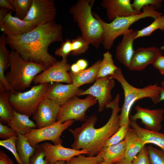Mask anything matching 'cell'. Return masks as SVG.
Listing matches in <instances>:
<instances>
[{
	"label": "cell",
	"instance_id": "obj_47",
	"mask_svg": "<svg viewBox=\"0 0 164 164\" xmlns=\"http://www.w3.org/2000/svg\"><path fill=\"white\" fill-rule=\"evenodd\" d=\"M160 87L159 102L162 101H164V80H163L161 82Z\"/></svg>",
	"mask_w": 164,
	"mask_h": 164
},
{
	"label": "cell",
	"instance_id": "obj_45",
	"mask_svg": "<svg viewBox=\"0 0 164 164\" xmlns=\"http://www.w3.org/2000/svg\"><path fill=\"white\" fill-rule=\"evenodd\" d=\"M76 63L78 65L81 70L85 69L88 65L87 62L85 60L81 59L77 61Z\"/></svg>",
	"mask_w": 164,
	"mask_h": 164
},
{
	"label": "cell",
	"instance_id": "obj_33",
	"mask_svg": "<svg viewBox=\"0 0 164 164\" xmlns=\"http://www.w3.org/2000/svg\"><path fill=\"white\" fill-rule=\"evenodd\" d=\"M82 154L72 158L66 162V164H98L104 161L98 155L93 157H86Z\"/></svg>",
	"mask_w": 164,
	"mask_h": 164
},
{
	"label": "cell",
	"instance_id": "obj_2",
	"mask_svg": "<svg viewBox=\"0 0 164 164\" xmlns=\"http://www.w3.org/2000/svg\"><path fill=\"white\" fill-rule=\"evenodd\" d=\"M120 97L117 94L114 100L108 103L105 108L112 109L109 119L102 127L98 128L94 127L97 118L95 115L90 116L81 125L69 131L73 134L74 141L71 145L72 149L77 150H85L88 157L97 155L103 147L108 140L120 127L119 115L121 108L119 106Z\"/></svg>",
	"mask_w": 164,
	"mask_h": 164
},
{
	"label": "cell",
	"instance_id": "obj_5",
	"mask_svg": "<svg viewBox=\"0 0 164 164\" xmlns=\"http://www.w3.org/2000/svg\"><path fill=\"white\" fill-rule=\"evenodd\" d=\"M9 64L10 70L5 76L15 91H21L29 87L35 77L45 70L41 65L26 60L12 50L9 54Z\"/></svg>",
	"mask_w": 164,
	"mask_h": 164
},
{
	"label": "cell",
	"instance_id": "obj_22",
	"mask_svg": "<svg viewBox=\"0 0 164 164\" xmlns=\"http://www.w3.org/2000/svg\"><path fill=\"white\" fill-rule=\"evenodd\" d=\"M102 60H98L87 69L77 73L69 72L72 84L79 87L84 84L93 83L96 80Z\"/></svg>",
	"mask_w": 164,
	"mask_h": 164
},
{
	"label": "cell",
	"instance_id": "obj_31",
	"mask_svg": "<svg viewBox=\"0 0 164 164\" xmlns=\"http://www.w3.org/2000/svg\"><path fill=\"white\" fill-rule=\"evenodd\" d=\"M32 0H11L15 9V16L23 19L26 15Z\"/></svg>",
	"mask_w": 164,
	"mask_h": 164
},
{
	"label": "cell",
	"instance_id": "obj_28",
	"mask_svg": "<svg viewBox=\"0 0 164 164\" xmlns=\"http://www.w3.org/2000/svg\"><path fill=\"white\" fill-rule=\"evenodd\" d=\"M16 147L22 164H30L31 158L34 153L36 147L30 144L24 135L17 133Z\"/></svg>",
	"mask_w": 164,
	"mask_h": 164
},
{
	"label": "cell",
	"instance_id": "obj_15",
	"mask_svg": "<svg viewBox=\"0 0 164 164\" xmlns=\"http://www.w3.org/2000/svg\"><path fill=\"white\" fill-rule=\"evenodd\" d=\"M10 11L0 22V29L6 36H19L34 29L38 25L35 22L27 21L13 16Z\"/></svg>",
	"mask_w": 164,
	"mask_h": 164
},
{
	"label": "cell",
	"instance_id": "obj_51",
	"mask_svg": "<svg viewBox=\"0 0 164 164\" xmlns=\"http://www.w3.org/2000/svg\"><path fill=\"white\" fill-rule=\"evenodd\" d=\"M161 50L164 51V45L162 46L160 48Z\"/></svg>",
	"mask_w": 164,
	"mask_h": 164
},
{
	"label": "cell",
	"instance_id": "obj_50",
	"mask_svg": "<svg viewBox=\"0 0 164 164\" xmlns=\"http://www.w3.org/2000/svg\"><path fill=\"white\" fill-rule=\"evenodd\" d=\"M53 164H66V162L64 161H59L54 162Z\"/></svg>",
	"mask_w": 164,
	"mask_h": 164
},
{
	"label": "cell",
	"instance_id": "obj_34",
	"mask_svg": "<svg viewBox=\"0 0 164 164\" xmlns=\"http://www.w3.org/2000/svg\"><path fill=\"white\" fill-rule=\"evenodd\" d=\"M129 127V124L120 126L118 131L108 140L103 147L115 145L123 141Z\"/></svg>",
	"mask_w": 164,
	"mask_h": 164
},
{
	"label": "cell",
	"instance_id": "obj_13",
	"mask_svg": "<svg viewBox=\"0 0 164 164\" xmlns=\"http://www.w3.org/2000/svg\"><path fill=\"white\" fill-rule=\"evenodd\" d=\"M60 105L55 101L45 98L39 104L32 116L38 128L51 125L57 121Z\"/></svg>",
	"mask_w": 164,
	"mask_h": 164
},
{
	"label": "cell",
	"instance_id": "obj_3",
	"mask_svg": "<svg viewBox=\"0 0 164 164\" xmlns=\"http://www.w3.org/2000/svg\"><path fill=\"white\" fill-rule=\"evenodd\" d=\"M94 0H78L69 10L78 25L81 36L96 49L102 44L103 29L99 21L93 15L92 8Z\"/></svg>",
	"mask_w": 164,
	"mask_h": 164
},
{
	"label": "cell",
	"instance_id": "obj_48",
	"mask_svg": "<svg viewBox=\"0 0 164 164\" xmlns=\"http://www.w3.org/2000/svg\"><path fill=\"white\" fill-rule=\"evenodd\" d=\"M70 70L71 72L74 73H77L81 70L76 63L72 64L70 66Z\"/></svg>",
	"mask_w": 164,
	"mask_h": 164
},
{
	"label": "cell",
	"instance_id": "obj_9",
	"mask_svg": "<svg viewBox=\"0 0 164 164\" xmlns=\"http://www.w3.org/2000/svg\"><path fill=\"white\" fill-rule=\"evenodd\" d=\"M74 122L73 120H70L61 123L57 121L49 126L33 128L29 133L24 135L33 147H36L39 143L45 141H51L54 145L61 144L63 140L60 136L62 132Z\"/></svg>",
	"mask_w": 164,
	"mask_h": 164
},
{
	"label": "cell",
	"instance_id": "obj_36",
	"mask_svg": "<svg viewBox=\"0 0 164 164\" xmlns=\"http://www.w3.org/2000/svg\"><path fill=\"white\" fill-rule=\"evenodd\" d=\"M17 137H14L8 139L0 140V145L9 150L12 154L18 164H22L16 148V141Z\"/></svg>",
	"mask_w": 164,
	"mask_h": 164
},
{
	"label": "cell",
	"instance_id": "obj_29",
	"mask_svg": "<svg viewBox=\"0 0 164 164\" xmlns=\"http://www.w3.org/2000/svg\"><path fill=\"white\" fill-rule=\"evenodd\" d=\"M118 68L114 63L111 54L109 51L105 52L103 54L96 79L112 75Z\"/></svg>",
	"mask_w": 164,
	"mask_h": 164
},
{
	"label": "cell",
	"instance_id": "obj_40",
	"mask_svg": "<svg viewBox=\"0 0 164 164\" xmlns=\"http://www.w3.org/2000/svg\"><path fill=\"white\" fill-rule=\"evenodd\" d=\"M132 164H151L146 147L145 146L135 157Z\"/></svg>",
	"mask_w": 164,
	"mask_h": 164
},
{
	"label": "cell",
	"instance_id": "obj_20",
	"mask_svg": "<svg viewBox=\"0 0 164 164\" xmlns=\"http://www.w3.org/2000/svg\"><path fill=\"white\" fill-rule=\"evenodd\" d=\"M137 33V30L129 29L123 35L121 41L116 49V58L128 68L130 66L135 52L133 43Z\"/></svg>",
	"mask_w": 164,
	"mask_h": 164
},
{
	"label": "cell",
	"instance_id": "obj_23",
	"mask_svg": "<svg viewBox=\"0 0 164 164\" xmlns=\"http://www.w3.org/2000/svg\"><path fill=\"white\" fill-rule=\"evenodd\" d=\"M126 149L124 139L117 144L103 147L97 155H100L105 162L113 164L125 159Z\"/></svg>",
	"mask_w": 164,
	"mask_h": 164
},
{
	"label": "cell",
	"instance_id": "obj_21",
	"mask_svg": "<svg viewBox=\"0 0 164 164\" xmlns=\"http://www.w3.org/2000/svg\"><path fill=\"white\" fill-rule=\"evenodd\" d=\"M129 126L134 130L144 144H154L164 151V133L143 128L135 120H130Z\"/></svg>",
	"mask_w": 164,
	"mask_h": 164
},
{
	"label": "cell",
	"instance_id": "obj_11",
	"mask_svg": "<svg viewBox=\"0 0 164 164\" xmlns=\"http://www.w3.org/2000/svg\"><path fill=\"white\" fill-rule=\"evenodd\" d=\"M70 66L67 59H62L36 76L32 82L36 85L50 82L72 84V80L68 72Z\"/></svg>",
	"mask_w": 164,
	"mask_h": 164
},
{
	"label": "cell",
	"instance_id": "obj_6",
	"mask_svg": "<svg viewBox=\"0 0 164 164\" xmlns=\"http://www.w3.org/2000/svg\"><path fill=\"white\" fill-rule=\"evenodd\" d=\"M93 14L99 21L102 26L103 30L102 44L104 48L107 50H110L112 48L115 40L120 36L124 35L129 29V27L134 22L146 17H150L155 19L163 15L152 5L144 7L143 11L140 14L117 17L110 23L104 22L95 12H93Z\"/></svg>",
	"mask_w": 164,
	"mask_h": 164
},
{
	"label": "cell",
	"instance_id": "obj_46",
	"mask_svg": "<svg viewBox=\"0 0 164 164\" xmlns=\"http://www.w3.org/2000/svg\"><path fill=\"white\" fill-rule=\"evenodd\" d=\"M11 10L8 9L4 8H0V22L5 17L8 13Z\"/></svg>",
	"mask_w": 164,
	"mask_h": 164
},
{
	"label": "cell",
	"instance_id": "obj_19",
	"mask_svg": "<svg viewBox=\"0 0 164 164\" xmlns=\"http://www.w3.org/2000/svg\"><path fill=\"white\" fill-rule=\"evenodd\" d=\"M101 5L106 11L108 19L112 21L117 17L138 14L142 12L135 11L130 0H103Z\"/></svg>",
	"mask_w": 164,
	"mask_h": 164
},
{
	"label": "cell",
	"instance_id": "obj_27",
	"mask_svg": "<svg viewBox=\"0 0 164 164\" xmlns=\"http://www.w3.org/2000/svg\"><path fill=\"white\" fill-rule=\"evenodd\" d=\"M5 35L2 33L0 37V83L10 92L14 91L10 86L5 77L4 72L9 66L10 52L6 47Z\"/></svg>",
	"mask_w": 164,
	"mask_h": 164
},
{
	"label": "cell",
	"instance_id": "obj_1",
	"mask_svg": "<svg viewBox=\"0 0 164 164\" xmlns=\"http://www.w3.org/2000/svg\"><path fill=\"white\" fill-rule=\"evenodd\" d=\"M62 27L54 21L37 26L19 36H6V45L26 60L43 67L46 70L57 60L48 51L52 43L63 41Z\"/></svg>",
	"mask_w": 164,
	"mask_h": 164
},
{
	"label": "cell",
	"instance_id": "obj_38",
	"mask_svg": "<svg viewBox=\"0 0 164 164\" xmlns=\"http://www.w3.org/2000/svg\"><path fill=\"white\" fill-rule=\"evenodd\" d=\"M30 164H49L44 151L40 145H37L34 154L31 158Z\"/></svg>",
	"mask_w": 164,
	"mask_h": 164
},
{
	"label": "cell",
	"instance_id": "obj_24",
	"mask_svg": "<svg viewBox=\"0 0 164 164\" xmlns=\"http://www.w3.org/2000/svg\"><path fill=\"white\" fill-rule=\"evenodd\" d=\"M7 124L16 133L25 135L29 133L32 129L36 128V124L28 116L19 113L14 110L12 119Z\"/></svg>",
	"mask_w": 164,
	"mask_h": 164
},
{
	"label": "cell",
	"instance_id": "obj_32",
	"mask_svg": "<svg viewBox=\"0 0 164 164\" xmlns=\"http://www.w3.org/2000/svg\"><path fill=\"white\" fill-rule=\"evenodd\" d=\"M72 55L77 56L85 53L90 45L81 36H78L71 40Z\"/></svg>",
	"mask_w": 164,
	"mask_h": 164
},
{
	"label": "cell",
	"instance_id": "obj_41",
	"mask_svg": "<svg viewBox=\"0 0 164 164\" xmlns=\"http://www.w3.org/2000/svg\"><path fill=\"white\" fill-rule=\"evenodd\" d=\"M17 133L9 126L4 125L0 122V138L6 140L17 136Z\"/></svg>",
	"mask_w": 164,
	"mask_h": 164
},
{
	"label": "cell",
	"instance_id": "obj_49",
	"mask_svg": "<svg viewBox=\"0 0 164 164\" xmlns=\"http://www.w3.org/2000/svg\"><path fill=\"white\" fill-rule=\"evenodd\" d=\"M113 164H132V162L124 159L122 160Z\"/></svg>",
	"mask_w": 164,
	"mask_h": 164
},
{
	"label": "cell",
	"instance_id": "obj_25",
	"mask_svg": "<svg viewBox=\"0 0 164 164\" xmlns=\"http://www.w3.org/2000/svg\"><path fill=\"white\" fill-rule=\"evenodd\" d=\"M125 140L126 145L125 159L132 162L145 145L141 141L134 130L130 127Z\"/></svg>",
	"mask_w": 164,
	"mask_h": 164
},
{
	"label": "cell",
	"instance_id": "obj_42",
	"mask_svg": "<svg viewBox=\"0 0 164 164\" xmlns=\"http://www.w3.org/2000/svg\"><path fill=\"white\" fill-rule=\"evenodd\" d=\"M153 66L162 74L164 75V56H158L152 63Z\"/></svg>",
	"mask_w": 164,
	"mask_h": 164
},
{
	"label": "cell",
	"instance_id": "obj_18",
	"mask_svg": "<svg viewBox=\"0 0 164 164\" xmlns=\"http://www.w3.org/2000/svg\"><path fill=\"white\" fill-rule=\"evenodd\" d=\"M162 54L160 49L156 46L138 48L135 51L128 69L132 71L142 70Z\"/></svg>",
	"mask_w": 164,
	"mask_h": 164
},
{
	"label": "cell",
	"instance_id": "obj_4",
	"mask_svg": "<svg viewBox=\"0 0 164 164\" xmlns=\"http://www.w3.org/2000/svg\"><path fill=\"white\" fill-rule=\"evenodd\" d=\"M110 76L120 84L124 92V102L119 115L120 126L129 124L130 112L132 106L137 100L149 98L154 104L159 102L161 87L158 84H150L141 88L135 87L127 81L119 67L115 70L113 74Z\"/></svg>",
	"mask_w": 164,
	"mask_h": 164
},
{
	"label": "cell",
	"instance_id": "obj_17",
	"mask_svg": "<svg viewBox=\"0 0 164 164\" xmlns=\"http://www.w3.org/2000/svg\"><path fill=\"white\" fill-rule=\"evenodd\" d=\"M83 91L72 83L63 84L60 83H55L50 84L46 97L55 101L61 106Z\"/></svg>",
	"mask_w": 164,
	"mask_h": 164
},
{
	"label": "cell",
	"instance_id": "obj_8",
	"mask_svg": "<svg viewBox=\"0 0 164 164\" xmlns=\"http://www.w3.org/2000/svg\"><path fill=\"white\" fill-rule=\"evenodd\" d=\"M97 102V99L90 95L84 99L75 96L60 106L57 121L61 123L70 120L85 121L86 111Z\"/></svg>",
	"mask_w": 164,
	"mask_h": 164
},
{
	"label": "cell",
	"instance_id": "obj_30",
	"mask_svg": "<svg viewBox=\"0 0 164 164\" xmlns=\"http://www.w3.org/2000/svg\"><path fill=\"white\" fill-rule=\"evenodd\" d=\"M158 29L164 30V15H163L157 17L147 26L140 30H137L135 39L140 37L149 36L153 32Z\"/></svg>",
	"mask_w": 164,
	"mask_h": 164
},
{
	"label": "cell",
	"instance_id": "obj_35",
	"mask_svg": "<svg viewBox=\"0 0 164 164\" xmlns=\"http://www.w3.org/2000/svg\"><path fill=\"white\" fill-rule=\"evenodd\" d=\"M151 164H164V151L152 146L146 147Z\"/></svg>",
	"mask_w": 164,
	"mask_h": 164
},
{
	"label": "cell",
	"instance_id": "obj_26",
	"mask_svg": "<svg viewBox=\"0 0 164 164\" xmlns=\"http://www.w3.org/2000/svg\"><path fill=\"white\" fill-rule=\"evenodd\" d=\"M10 92L0 83V121L7 124L13 118L14 110L10 102Z\"/></svg>",
	"mask_w": 164,
	"mask_h": 164
},
{
	"label": "cell",
	"instance_id": "obj_12",
	"mask_svg": "<svg viewBox=\"0 0 164 164\" xmlns=\"http://www.w3.org/2000/svg\"><path fill=\"white\" fill-rule=\"evenodd\" d=\"M115 84V79L110 76L99 77L96 79L94 84L77 96L88 94L95 97L98 101V111L101 112L106 106L111 101V91Z\"/></svg>",
	"mask_w": 164,
	"mask_h": 164
},
{
	"label": "cell",
	"instance_id": "obj_39",
	"mask_svg": "<svg viewBox=\"0 0 164 164\" xmlns=\"http://www.w3.org/2000/svg\"><path fill=\"white\" fill-rule=\"evenodd\" d=\"M72 52L71 40L66 39L61 44L60 47L54 52L55 55L62 57V59H67L68 56Z\"/></svg>",
	"mask_w": 164,
	"mask_h": 164
},
{
	"label": "cell",
	"instance_id": "obj_37",
	"mask_svg": "<svg viewBox=\"0 0 164 164\" xmlns=\"http://www.w3.org/2000/svg\"><path fill=\"white\" fill-rule=\"evenodd\" d=\"M162 0H134L132 4L133 8L136 11L141 12V9L146 6L152 5L159 9L162 5Z\"/></svg>",
	"mask_w": 164,
	"mask_h": 164
},
{
	"label": "cell",
	"instance_id": "obj_10",
	"mask_svg": "<svg viewBox=\"0 0 164 164\" xmlns=\"http://www.w3.org/2000/svg\"><path fill=\"white\" fill-rule=\"evenodd\" d=\"M56 9L53 0H32L29 9L23 20L39 25L54 21Z\"/></svg>",
	"mask_w": 164,
	"mask_h": 164
},
{
	"label": "cell",
	"instance_id": "obj_7",
	"mask_svg": "<svg viewBox=\"0 0 164 164\" xmlns=\"http://www.w3.org/2000/svg\"><path fill=\"white\" fill-rule=\"evenodd\" d=\"M50 84L48 83L36 85L24 92H10V102L14 110L29 117L33 116L40 103L46 98Z\"/></svg>",
	"mask_w": 164,
	"mask_h": 164
},
{
	"label": "cell",
	"instance_id": "obj_44",
	"mask_svg": "<svg viewBox=\"0 0 164 164\" xmlns=\"http://www.w3.org/2000/svg\"><path fill=\"white\" fill-rule=\"evenodd\" d=\"M0 8H4L15 12V8L12 5L11 0H0Z\"/></svg>",
	"mask_w": 164,
	"mask_h": 164
},
{
	"label": "cell",
	"instance_id": "obj_14",
	"mask_svg": "<svg viewBox=\"0 0 164 164\" xmlns=\"http://www.w3.org/2000/svg\"><path fill=\"white\" fill-rule=\"evenodd\" d=\"M136 113L130 116L131 120L140 119L146 129L159 132L161 129L164 109L162 108L150 109L142 107L139 105L135 107Z\"/></svg>",
	"mask_w": 164,
	"mask_h": 164
},
{
	"label": "cell",
	"instance_id": "obj_16",
	"mask_svg": "<svg viewBox=\"0 0 164 164\" xmlns=\"http://www.w3.org/2000/svg\"><path fill=\"white\" fill-rule=\"evenodd\" d=\"M40 145L44 150L46 158L49 164H53L59 161L66 162L75 156L88 153L85 150H77L67 148L61 144L54 145L46 142Z\"/></svg>",
	"mask_w": 164,
	"mask_h": 164
},
{
	"label": "cell",
	"instance_id": "obj_52",
	"mask_svg": "<svg viewBox=\"0 0 164 164\" xmlns=\"http://www.w3.org/2000/svg\"><path fill=\"white\" fill-rule=\"evenodd\" d=\"M98 164H109L108 163L105 162L104 161L103 162L98 163Z\"/></svg>",
	"mask_w": 164,
	"mask_h": 164
},
{
	"label": "cell",
	"instance_id": "obj_43",
	"mask_svg": "<svg viewBox=\"0 0 164 164\" xmlns=\"http://www.w3.org/2000/svg\"><path fill=\"white\" fill-rule=\"evenodd\" d=\"M0 164H15L13 160L2 150H0Z\"/></svg>",
	"mask_w": 164,
	"mask_h": 164
}]
</instances>
